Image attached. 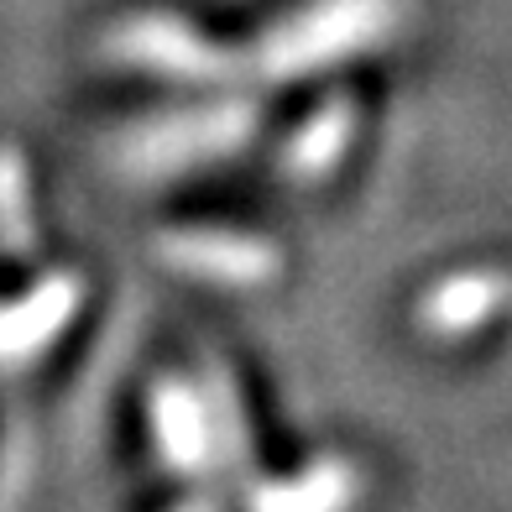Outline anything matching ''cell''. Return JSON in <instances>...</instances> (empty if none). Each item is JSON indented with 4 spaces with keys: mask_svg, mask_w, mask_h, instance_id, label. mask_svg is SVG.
Here are the masks:
<instances>
[{
    "mask_svg": "<svg viewBox=\"0 0 512 512\" xmlns=\"http://www.w3.org/2000/svg\"><path fill=\"white\" fill-rule=\"evenodd\" d=\"M262 131V110L246 95H215L173 110H152L110 136V162L136 183H168L178 173L236 157Z\"/></svg>",
    "mask_w": 512,
    "mask_h": 512,
    "instance_id": "cell-1",
    "label": "cell"
},
{
    "mask_svg": "<svg viewBox=\"0 0 512 512\" xmlns=\"http://www.w3.org/2000/svg\"><path fill=\"white\" fill-rule=\"evenodd\" d=\"M398 21V0H304L241 48V74L262 84H293L324 74L382 42Z\"/></svg>",
    "mask_w": 512,
    "mask_h": 512,
    "instance_id": "cell-2",
    "label": "cell"
},
{
    "mask_svg": "<svg viewBox=\"0 0 512 512\" xmlns=\"http://www.w3.org/2000/svg\"><path fill=\"white\" fill-rule=\"evenodd\" d=\"M105 53L126 68H142L152 79L173 84H209L225 89L241 79V48H220L178 11H136L105 37Z\"/></svg>",
    "mask_w": 512,
    "mask_h": 512,
    "instance_id": "cell-3",
    "label": "cell"
},
{
    "mask_svg": "<svg viewBox=\"0 0 512 512\" xmlns=\"http://www.w3.org/2000/svg\"><path fill=\"white\" fill-rule=\"evenodd\" d=\"M157 256L173 272H189L199 283L215 288H262L277 277L283 256L267 246L262 236H241V230H215V225H183V230H162Z\"/></svg>",
    "mask_w": 512,
    "mask_h": 512,
    "instance_id": "cell-4",
    "label": "cell"
},
{
    "mask_svg": "<svg viewBox=\"0 0 512 512\" xmlns=\"http://www.w3.org/2000/svg\"><path fill=\"white\" fill-rule=\"evenodd\" d=\"M147 429H152V445L162 455L173 476H209L215 465V424H209V403H204V387L199 377H157L147 392Z\"/></svg>",
    "mask_w": 512,
    "mask_h": 512,
    "instance_id": "cell-5",
    "label": "cell"
},
{
    "mask_svg": "<svg viewBox=\"0 0 512 512\" xmlns=\"http://www.w3.org/2000/svg\"><path fill=\"white\" fill-rule=\"evenodd\" d=\"M84 304V283L68 272H48L16 304H0V366H32L68 330Z\"/></svg>",
    "mask_w": 512,
    "mask_h": 512,
    "instance_id": "cell-6",
    "label": "cell"
},
{
    "mask_svg": "<svg viewBox=\"0 0 512 512\" xmlns=\"http://www.w3.org/2000/svg\"><path fill=\"white\" fill-rule=\"evenodd\" d=\"M351 131H356V110L345 105V100L319 105L309 121L293 131V142L283 147V173L304 178V183L309 178H324L345 157V147H351Z\"/></svg>",
    "mask_w": 512,
    "mask_h": 512,
    "instance_id": "cell-7",
    "label": "cell"
},
{
    "mask_svg": "<svg viewBox=\"0 0 512 512\" xmlns=\"http://www.w3.org/2000/svg\"><path fill=\"white\" fill-rule=\"evenodd\" d=\"M199 387L209 403V424H215V465H225L230 476H251V429H246V408L236 398V382L220 366H204Z\"/></svg>",
    "mask_w": 512,
    "mask_h": 512,
    "instance_id": "cell-8",
    "label": "cell"
},
{
    "mask_svg": "<svg viewBox=\"0 0 512 512\" xmlns=\"http://www.w3.org/2000/svg\"><path fill=\"white\" fill-rule=\"evenodd\" d=\"M356 497V476L345 465H309L298 481H272V486H256L251 502L267 507V512H330L345 507Z\"/></svg>",
    "mask_w": 512,
    "mask_h": 512,
    "instance_id": "cell-9",
    "label": "cell"
},
{
    "mask_svg": "<svg viewBox=\"0 0 512 512\" xmlns=\"http://www.w3.org/2000/svg\"><path fill=\"white\" fill-rule=\"evenodd\" d=\"M502 304V283L497 277H450V283H439L429 293V304H424V324L439 335H455V330H471V324H481L486 314H492Z\"/></svg>",
    "mask_w": 512,
    "mask_h": 512,
    "instance_id": "cell-10",
    "label": "cell"
},
{
    "mask_svg": "<svg viewBox=\"0 0 512 512\" xmlns=\"http://www.w3.org/2000/svg\"><path fill=\"white\" fill-rule=\"evenodd\" d=\"M37 230H32V189H27V168L16 152H0V246L6 251H32Z\"/></svg>",
    "mask_w": 512,
    "mask_h": 512,
    "instance_id": "cell-11",
    "label": "cell"
}]
</instances>
